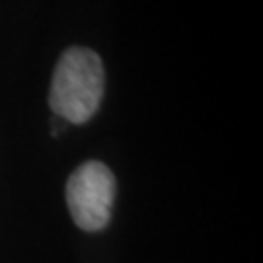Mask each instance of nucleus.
Returning a JSON list of instances; mask_svg holds the SVG:
<instances>
[{"label": "nucleus", "instance_id": "nucleus-2", "mask_svg": "<svg viewBox=\"0 0 263 263\" xmlns=\"http://www.w3.org/2000/svg\"><path fill=\"white\" fill-rule=\"evenodd\" d=\"M115 199V178L102 162H86L66 181V205L82 230H102Z\"/></svg>", "mask_w": 263, "mask_h": 263}, {"label": "nucleus", "instance_id": "nucleus-1", "mask_svg": "<svg viewBox=\"0 0 263 263\" xmlns=\"http://www.w3.org/2000/svg\"><path fill=\"white\" fill-rule=\"evenodd\" d=\"M104 65L92 49L70 47L59 59L49 105L66 123H86L104 98Z\"/></svg>", "mask_w": 263, "mask_h": 263}]
</instances>
